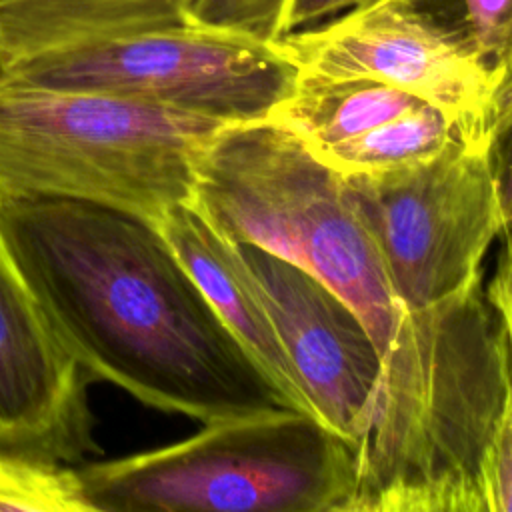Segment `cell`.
<instances>
[{"label":"cell","instance_id":"1","mask_svg":"<svg viewBox=\"0 0 512 512\" xmlns=\"http://www.w3.org/2000/svg\"><path fill=\"white\" fill-rule=\"evenodd\" d=\"M4 246L88 372L202 424L290 408L156 222L104 204H0Z\"/></svg>","mask_w":512,"mask_h":512},{"label":"cell","instance_id":"2","mask_svg":"<svg viewBox=\"0 0 512 512\" xmlns=\"http://www.w3.org/2000/svg\"><path fill=\"white\" fill-rule=\"evenodd\" d=\"M510 378L506 328L482 280L404 310L350 512H486L484 462Z\"/></svg>","mask_w":512,"mask_h":512},{"label":"cell","instance_id":"3","mask_svg":"<svg viewBox=\"0 0 512 512\" xmlns=\"http://www.w3.org/2000/svg\"><path fill=\"white\" fill-rule=\"evenodd\" d=\"M228 124L0 72V204L70 198L160 222L192 200L196 164Z\"/></svg>","mask_w":512,"mask_h":512},{"label":"cell","instance_id":"4","mask_svg":"<svg viewBox=\"0 0 512 512\" xmlns=\"http://www.w3.org/2000/svg\"><path fill=\"white\" fill-rule=\"evenodd\" d=\"M192 202L230 240L316 276L362 318L382 360L402 306L346 178L272 120L220 128L196 164Z\"/></svg>","mask_w":512,"mask_h":512},{"label":"cell","instance_id":"5","mask_svg":"<svg viewBox=\"0 0 512 512\" xmlns=\"http://www.w3.org/2000/svg\"><path fill=\"white\" fill-rule=\"evenodd\" d=\"M94 512H350L358 446L280 408L80 468Z\"/></svg>","mask_w":512,"mask_h":512},{"label":"cell","instance_id":"6","mask_svg":"<svg viewBox=\"0 0 512 512\" xmlns=\"http://www.w3.org/2000/svg\"><path fill=\"white\" fill-rule=\"evenodd\" d=\"M6 72L222 124L266 120L298 80V68L274 44L188 22L46 52Z\"/></svg>","mask_w":512,"mask_h":512},{"label":"cell","instance_id":"7","mask_svg":"<svg viewBox=\"0 0 512 512\" xmlns=\"http://www.w3.org/2000/svg\"><path fill=\"white\" fill-rule=\"evenodd\" d=\"M344 178L402 310L480 280L504 226L486 138L464 134L424 162Z\"/></svg>","mask_w":512,"mask_h":512},{"label":"cell","instance_id":"8","mask_svg":"<svg viewBox=\"0 0 512 512\" xmlns=\"http://www.w3.org/2000/svg\"><path fill=\"white\" fill-rule=\"evenodd\" d=\"M274 46L302 74L364 78L404 90L486 138L496 90L466 42L418 0H370Z\"/></svg>","mask_w":512,"mask_h":512},{"label":"cell","instance_id":"9","mask_svg":"<svg viewBox=\"0 0 512 512\" xmlns=\"http://www.w3.org/2000/svg\"><path fill=\"white\" fill-rule=\"evenodd\" d=\"M316 416L360 446L382 378V354L358 312L300 266L236 242Z\"/></svg>","mask_w":512,"mask_h":512},{"label":"cell","instance_id":"10","mask_svg":"<svg viewBox=\"0 0 512 512\" xmlns=\"http://www.w3.org/2000/svg\"><path fill=\"white\" fill-rule=\"evenodd\" d=\"M88 380L0 236V450L52 462L94 452Z\"/></svg>","mask_w":512,"mask_h":512},{"label":"cell","instance_id":"11","mask_svg":"<svg viewBox=\"0 0 512 512\" xmlns=\"http://www.w3.org/2000/svg\"><path fill=\"white\" fill-rule=\"evenodd\" d=\"M158 228L286 404L292 410L316 416L236 242L224 236L192 200L172 206Z\"/></svg>","mask_w":512,"mask_h":512},{"label":"cell","instance_id":"12","mask_svg":"<svg viewBox=\"0 0 512 512\" xmlns=\"http://www.w3.org/2000/svg\"><path fill=\"white\" fill-rule=\"evenodd\" d=\"M422 104L426 102L382 82L298 72L292 92L276 104L268 120L320 152Z\"/></svg>","mask_w":512,"mask_h":512},{"label":"cell","instance_id":"13","mask_svg":"<svg viewBox=\"0 0 512 512\" xmlns=\"http://www.w3.org/2000/svg\"><path fill=\"white\" fill-rule=\"evenodd\" d=\"M464 134L474 136L444 110L422 104L352 140L314 154L342 176L370 174L424 162Z\"/></svg>","mask_w":512,"mask_h":512},{"label":"cell","instance_id":"14","mask_svg":"<svg viewBox=\"0 0 512 512\" xmlns=\"http://www.w3.org/2000/svg\"><path fill=\"white\" fill-rule=\"evenodd\" d=\"M472 50L496 90V112L512 96V0H418Z\"/></svg>","mask_w":512,"mask_h":512},{"label":"cell","instance_id":"15","mask_svg":"<svg viewBox=\"0 0 512 512\" xmlns=\"http://www.w3.org/2000/svg\"><path fill=\"white\" fill-rule=\"evenodd\" d=\"M94 512L80 470L0 450V512Z\"/></svg>","mask_w":512,"mask_h":512},{"label":"cell","instance_id":"16","mask_svg":"<svg viewBox=\"0 0 512 512\" xmlns=\"http://www.w3.org/2000/svg\"><path fill=\"white\" fill-rule=\"evenodd\" d=\"M292 0H182L188 24L274 44L282 38Z\"/></svg>","mask_w":512,"mask_h":512},{"label":"cell","instance_id":"17","mask_svg":"<svg viewBox=\"0 0 512 512\" xmlns=\"http://www.w3.org/2000/svg\"><path fill=\"white\" fill-rule=\"evenodd\" d=\"M482 482L486 512H512V378L488 446Z\"/></svg>","mask_w":512,"mask_h":512},{"label":"cell","instance_id":"18","mask_svg":"<svg viewBox=\"0 0 512 512\" xmlns=\"http://www.w3.org/2000/svg\"><path fill=\"white\" fill-rule=\"evenodd\" d=\"M486 146L502 210L504 232L512 228V96H508L498 108L486 134Z\"/></svg>","mask_w":512,"mask_h":512},{"label":"cell","instance_id":"19","mask_svg":"<svg viewBox=\"0 0 512 512\" xmlns=\"http://www.w3.org/2000/svg\"><path fill=\"white\" fill-rule=\"evenodd\" d=\"M504 236V248L498 260L496 274L486 288V296L500 314L506 336H508V348H510V362H512V228L502 232Z\"/></svg>","mask_w":512,"mask_h":512},{"label":"cell","instance_id":"20","mask_svg":"<svg viewBox=\"0 0 512 512\" xmlns=\"http://www.w3.org/2000/svg\"><path fill=\"white\" fill-rule=\"evenodd\" d=\"M366 2L370 0H292L286 18V28L290 32L312 24H320L324 18L342 14Z\"/></svg>","mask_w":512,"mask_h":512},{"label":"cell","instance_id":"21","mask_svg":"<svg viewBox=\"0 0 512 512\" xmlns=\"http://www.w3.org/2000/svg\"><path fill=\"white\" fill-rule=\"evenodd\" d=\"M2 70H4V68H2V64H0V72H2Z\"/></svg>","mask_w":512,"mask_h":512}]
</instances>
